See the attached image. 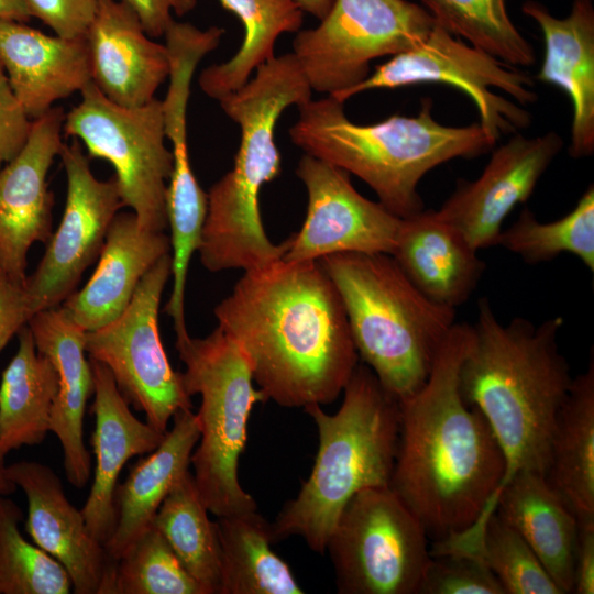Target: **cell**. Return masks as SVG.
I'll return each instance as SVG.
<instances>
[{"instance_id":"obj_1","label":"cell","mask_w":594,"mask_h":594,"mask_svg":"<svg viewBox=\"0 0 594 594\" xmlns=\"http://www.w3.org/2000/svg\"><path fill=\"white\" fill-rule=\"evenodd\" d=\"M215 316L279 406L334 402L359 364L341 296L319 260L244 272Z\"/></svg>"},{"instance_id":"obj_2","label":"cell","mask_w":594,"mask_h":594,"mask_svg":"<svg viewBox=\"0 0 594 594\" xmlns=\"http://www.w3.org/2000/svg\"><path fill=\"white\" fill-rule=\"evenodd\" d=\"M472 326L455 322L425 384L399 400L389 486L435 542L461 535L494 510L506 463L483 415L460 391Z\"/></svg>"},{"instance_id":"obj_3","label":"cell","mask_w":594,"mask_h":594,"mask_svg":"<svg viewBox=\"0 0 594 594\" xmlns=\"http://www.w3.org/2000/svg\"><path fill=\"white\" fill-rule=\"evenodd\" d=\"M561 317L504 324L481 298L459 372L464 400L491 427L505 458L502 486L521 470L546 473L558 415L573 377L558 345Z\"/></svg>"},{"instance_id":"obj_4","label":"cell","mask_w":594,"mask_h":594,"mask_svg":"<svg viewBox=\"0 0 594 594\" xmlns=\"http://www.w3.org/2000/svg\"><path fill=\"white\" fill-rule=\"evenodd\" d=\"M288 133L305 154L361 178L380 202L399 218L425 209L418 184L432 168L457 157H474L491 150L480 123L448 127L432 114L424 98L417 116L393 114L373 124H358L343 102L327 96L298 107Z\"/></svg>"},{"instance_id":"obj_5","label":"cell","mask_w":594,"mask_h":594,"mask_svg":"<svg viewBox=\"0 0 594 594\" xmlns=\"http://www.w3.org/2000/svg\"><path fill=\"white\" fill-rule=\"evenodd\" d=\"M343 393L333 415L317 404L305 407L317 426L319 448L309 477L272 524L276 541L298 536L312 551L324 553L350 499L363 490L391 484L399 400L364 364H358Z\"/></svg>"},{"instance_id":"obj_6","label":"cell","mask_w":594,"mask_h":594,"mask_svg":"<svg viewBox=\"0 0 594 594\" xmlns=\"http://www.w3.org/2000/svg\"><path fill=\"white\" fill-rule=\"evenodd\" d=\"M319 262L341 296L359 356L395 398L415 394L455 323V308L425 296L391 254L348 252Z\"/></svg>"},{"instance_id":"obj_7","label":"cell","mask_w":594,"mask_h":594,"mask_svg":"<svg viewBox=\"0 0 594 594\" xmlns=\"http://www.w3.org/2000/svg\"><path fill=\"white\" fill-rule=\"evenodd\" d=\"M311 95L298 61L288 53L260 65L243 87L219 100L223 112L239 124L241 140L232 169L207 193L204 238L215 249L249 256L268 246L258 198L262 187L282 170L276 122L285 109L299 107Z\"/></svg>"},{"instance_id":"obj_8","label":"cell","mask_w":594,"mask_h":594,"mask_svg":"<svg viewBox=\"0 0 594 594\" xmlns=\"http://www.w3.org/2000/svg\"><path fill=\"white\" fill-rule=\"evenodd\" d=\"M175 345L185 364L186 393L201 397L196 414L200 437L190 464L202 503L217 518L257 509L240 485L238 468L251 411L267 400L265 395L254 387L240 348L219 326L205 338L176 339Z\"/></svg>"},{"instance_id":"obj_9","label":"cell","mask_w":594,"mask_h":594,"mask_svg":"<svg viewBox=\"0 0 594 594\" xmlns=\"http://www.w3.org/2000/svg\"><path fill=\"white\" fill-rule=\"evenodd\" d=\"M63 133L82 143L89 157L112 165L123 206L142 228L164 232L173 154L165 142L162 100L123 107L90 81L79 102L65 112Z\"/></svg>"},{"instance_id":"obj_10","label":"cell","mask_w":594,"mask_h":594,"mask_svg":"<svg viewBox=\"0 0 594 594\" xmlns=\"http://www.w3.org/2000/svg\"><path fill=\"white\" fill-rule=\"evenodd\" d=\"M428 534L391 486L354 495L326 551L340 594H417L431 558Z\"/></svg>"},{"instance_id":"obj_11","label":"cell","mask_w":594,"mask_h":594,"mask_svg":"<svg viewBox=\"0 0 594 594\" xmlns=\"http://www.w3.org/2000/svg\"><path fill=\"white\" fill-rule=\"evenodd\" d=\"M451 85L474 102L480 125L495 145L504 134H514L531 122L530 113L493 91L510 95L520 105L535 103L531 77L493 55L472 46L435 24L417 46L392 56L373 74L334 97L340 102L372 89H395L418 84ZM333 98V97H332Z\"/></svg>"},{"instance_id":"obj_12","label":"cell","mask_w":594,"mask_h":594,"mask_svg":"<svg viewBox=\"0 0 594 594\" xmlns=\"http://www.w3.org/2000/svg\"><path fill=\"white\" fill-rule=\"evenodd\" d=\"M435 24L408 0H334L317 26L297 32L292 53L311 89L334 98L366 79L373 59L417 46Z\"/></svg>"},{"instance_id":"obj_13","label":"cell","mask_w":594,"mask_h":594,"mask_svg":"<svg viewBox=\"0 0 594 594\" xmlns=\"http://www.w3.org/2000/svg\"><path fill=\"white\" fill-rule=\"evenodd\" d=\"M170 273L168 253L144 275L120 317L85 334L89 359L107 366L129 405L143 411L146 422L162 433L177 411L193 408L158 330L161 299Z\"/></svg>"},{"instance_id":"obj_14","label":"cell","mask_w":594,"mask_h":594,"mask_svg":"<svg viewBox=\"0 0 594 594\" xmlns=\"http://www.w3.org/2000/svg\"><path fill=\"white\" fill-rule=\"evenodd\" d=\"M59 157L66 200L57 230L24 283L31 317L61 306L76 292L84 272L99 257L112 220L124 207L114 177L101 180L94 175L78 140L64 143Z\"/></svg>"},{"instance_id":"obj_15","label":"cell","mask_w":594,"mask_h":594,"mask_svg":"<svg viewBox=\"0 0 594 594\" xmlns=\"http://www.w3.org/2000/svg\"><path fill=\"white\" fill-rule=\"evenodd\" d=\"M296 175L307 189L308 207L300 230L288 238L284 261L348 252L393 253L403 218L362 196L348 172L305 154Z\"/></svg>"},{"instance_id":"obj_16","label":"cell","mask_w":594,"mask_h":594,"mask_svg":"<svg viewBox=\"0 0 594 594\" xmlns=\"http://www.w3.org/2000/svg\"><path fill=\"white\" fill-rule=\"evenodd\" d=\"M562 146L554 131L532 138L514 133L494 150L475 180L458 183L438 215L475 250L497 245L504 220L530 197Z\"/></svg>"},{"instance_id":"obj_17","label":"cell","mask_w":594,"mask_h":594,"mask_svg":"<svg viewBox=\"0 0 594 594\" xmlns=\"http://www.w3.org/2000/svg\"><path fill=\"white\" fill-rule=\"evenodd\" d=\"M65 111L53 107L33 120L26 143L0 169V271L25 283L28 253L52 235L53 194L47 176L63 142Z\"/></svg>"},{"instance_id":"obj_18","label":"cell","mask_w":594,"mask_h":594,"mask_svg":"<svg viewBox=\"0 0 594 594\" xmlns=\"http://www.w3.org/2000/svg\"><path fill=\"white\" fill-rule=\"evenodd\" d=\"M6 472L28 498V534L66 569L75 593L113 594L117 561L92 537L58 475L45 464L29 461L10 464Z\"/></svg>"},{"instance_id":"obj_19","label":"cell","mask_w":594,"mask_h":594,"mask_svg":"<svg viewBox=\"0 0 594 594\" xmlns=\"http://www.w3.org/2000/svg\"><path fill=\"white\" fill-rule=\"evenodd\" d=\"M86 40L91 81L108 99L139 107L156 98L168 78V51L146 34L130 7L120 0H100Z\"/></svg>"},{"instance_id":"obj_20","label":"cell","mask_w":594,"mask_h":594,"mask_svg":"<svg viewBox=\"0 0 594 594\" xmlns=\"http://www.w3.org/2000/svg\"><path fill=\"white\" fill-rule=\"evenodd\" d=\"M89 361L94 374L96 427L91 444L96 469L81 513L92 537L105 546L116 528L114 498L122 468L132 457L154 451L165 433L138 419L107 366L96 360Z\"/></svg>"},{"instance_id":"obj_21","label":"cell","mask_w":594,"mask_h":594,"mask_svg":"<svg viewBox=\"0 0 594 594\" xmlns=\"http://www.w3.org/2000/svg\"><path fill=\"white\" fill-rule=\"evenodd\" d=\"M0 64L32 120L91 81L86 37L50 35L19 21L0 19Z\"/></svg>"},{"instance_id":"obj_22","label":"cell","mask_w":594,"mask_h":594,"mask_svg":"<svg viewBox=\"0 0 594 594\" xmlns=\"http://www.w3.org/2000/svg\"><path fill=\"white\" fill-rule=\"evenodd\" d=\"M36 350L45 355L58 376L51 431L58 438L64 454L68 482L84 487L90 477V453L84 444L86 404L94 394V374L86 359V331L76 324L62 308L34 314L28 321Z\"/></svg>"},{"instance_id":"obj_23","label":"cell","mask_w":594,"mask_h":594,"mask_svg":"<svg viewBox=\"0 0 594 594\" xmlns=\"http://www.w3.org/2000/svg\"><path fill=\"white\" fill-rule=\"evenodd\" d=\"M169 251L164 232L142 228L132 211L117 213L94 274L59 307L85 331L105 327L123 314L144 275Z\"/></svg>"},{"instance_id":"obj_24","label":"cell","mask_w":594,"mask_h":594,"mask_svg":"<svg viewBox=\"0 0 594 594\" xmlns=\"http://www.w3.org/2000/svg\"><path fill=\"white\" fill-rule=\"evenodd\" d=\"M522 12L543 35L544 54L536 79L562 89L572 105L571 143L574 158L594 152V7L574 0L570 13L553 16L541 3L528 0Z\"/></svg>"},{"instance_id":"obj_25","label":"cell","mask_w":594,"mask_h":594,"mask_svg":"<svg viewBox=\"0 0 594 594\" xmlns=\"http://www.w3.org/2000/svg\"><path fill=\"white\" fill-rule=\"evenodd\" d=\"M391 255L425 296L452 308L469 299L485 272L477 250L431 209L403 218Z\"/></svg>"},{"instance_id":"obj_26","label":"cell","mask_w":594,"mask_h":594,"mask_svg":"<svg viewBox=\"0 0 594 594\" xmlns=\"http://www.w3.org/2000/svg\"><path fill=\"white\" fill-rule=\"evenodd\" d=\"M494 510L528 543L562 594L572 593L580 522L544 473L516 472L501 487Z\"/></svg>"},{"instance_id":"obj_27","label":"cell","mask_w":594,"mask_h":594,"mask_svg":"<svg viewBox=\"0 0 594 594\" xmlns=\"http://www.w3.org/2000/svg\"><path fill=\"white\" fill-rule=\"evenodd\" d=\"M200 431L191 409L177 411L173 427L160 446L131 469L116 490L117 522L105 548L118 561L124 550L146 529L176 482L189 471Z\"/></svg>"},{"instance_id":"obj_28","label":"cell","mask_w":594,"mask_h":594,"mask_svg":"<svg viewBox=\"0 0 594 594\" xmlns=\"http://www.w3.org/2000/svg\"><path fill=\"white\" fill-rule=\"evenodd\" d=\"M579 519L594 522V360L573 377L558 415L544 473Z\"/></svg>"},{"instance_id":"obj_29","label":"cell","mask_w":594,"mask_h":594,"mask_svg":"<svg viewBox=\"0 0 594 594\" xmlns=\"http://www.w3.org/2000/svg\"><path fill=\"white\" fill-rule=\"evenodd\" d=\"M16 353L0 382V464L9 452L41 443L51 431L58 376L51 361L36 350L28 323L18 332Z\"/></svg>"},{"instance_id":"obj_30","label":"cell","mask_w":594,"mask_h":594,"mask_svg":"<svg viewBox=\"0 0 594 594\" xmlns=\"http://www.w3.org/2000/svg\"><path fill=\"white\" fill-rule=\"evenodd\" d=\"M221 548L219 594H302L290 566L276 552L273 525L257 509L218 517Z\"/></svg>"},{"instance_id":"obj_31","label":"cell","mask_w":594,"mask_h":594,"mask_svg":"<svg viewBox=\"0 0 594 594\" xmlns=\"http://www.w3.org/2000/svg\"><path fill=\"white\" fill-rule=\"evenodd\" d=\"M234 13L244 26V37L238 52L221 64L201 70L198 84L216 100L243 87L256 68L274 57L277 37L298 32L304 11L294 0H219Z\"/></svg>"},{"instance_id":"obj_32","label":"cell","mask_w":594,"mask_h":594,"mask_svg":"<svg viewBox=\"0 0 594 594\" xmlns=\"http://www.w3.org/2000/svg\"><path fill=\"white\" fill-rule=\"evenodd\" d=\"M208 513L194 475L187 471L161 504L153 526L206 594H219L221 548L217 524L209 519Z\"/></svg>"},{"instance_id":"obj_33","label":"cell","mask_w":594,"mask_h":594,"mask_svg":"<svg viewBox=\"0 0 594 594\" xmlns=\"http://www.w3.org/2000/svg\"><path fill=\"white\" fill-rule=\"evenodd\" d=\"M447 547L480 556L505 594H562L528 543L495 510Z\"/></svg>"},{"instance_id":"obj_34","label":"cell","mask_w":594,"mask_h":594,"mask_svg":"<svg viewBox=\"0 0 594 594\" xmlns=\"http://www.w3.org/2000/svg\"><path fill=\"white\" fill-rule=\"evenodd\" d=\"M497 244L529 264L549 262L562 253H570L594 272L593 184L573 210L556 221L540 222L532 211L524 208L518 219L502 230Z\"/></svg>"},{"instance_id":"obj_35","label":"cell","mask_w":594,"mask_h":594,"mask_svg":"<svg viewBox=\"0 0 594 594\" xmlns=\"http://www.w3.org/2000/svg\"><path fill=\"white\" fill-rule=\"evenodd\" d=\"M435 23L510 66H530L532 45L508 16L505 0H421Z\"/></svg>"},{"instance_id":"obj_36","label":"cell","mask_w":594,"mask_h":594,"mask_svg":"<svg viewBox=\"0 0 594 594\" xmlns=\"http://www.w3.org/2000/svg\"><path fill=\"white\" fill-rule=\"evenodd\" d=\"M22 517L13 501L0 496V594H68L73 586L68 572L23 538Z\"/></svg>"},{"instance_id":"obj_37","label":"cell","mask_w":594,"mask_h":594,"mask_svg":"<svg viewBox=\"0 0 594 594\" xmlns=\"http://www.w3.org/2000/svg\"><path fill=\"white\" fill-rule=\"evenodd\" d=\"M113 594H206L154 527L141 534L117 561Z\"/></svg>"},{"instance_id":"obj_38","label":"cell","mask_w":594,"mask_h":594,"mask_svg":"<svg viewBox=\"0 0 594 594\" xmlns=\"http://www.w3.org/2000/svg\"><path fill=\"white\" fill-rule=\"evenodd\" d=\"M417 594H505L501 583L472 551H430Z\"/></svg>"},{"instance_id":"obj_39","label":"cell","mask_w":594,"mask_h":594,"mask_svg":"<svg viewBox=\"0 0 594 594\" xmlns=\"http://www.w3.org/2000/svg\"><path fill=\"white\" fill-rule=\"evenodd\" d=\"M32 18L41 20L54 34L86 37L100 0H25Z\"/></svg>"},{"instance_id":"obj_40","label":"cell","mask_w":594,"mask_h":594,"mask_svg":"<svg viewBox=\"0 0 594 594\" xmlns=\"http://www.w3.org/2000/svg\"><path fill=\"white\" fill-rule=\"evenodd\" d=\"M32 123L0 64V169L23 148Z\"/></svg>"},{"instance_id":"obj_41","label":"cell","mask_w":594,"mask_h":594,"mask_svg":"<svg viewBox=\"0 0 594 594\" xmlns=\"http://www.w3.org/2000/svg\"><path fill=\"white\" fill-rule=\"evenodd\" d=\"M31 318L24 284L0 271V351Z\"/></svg>"},{"instance_id":"obj_42","label":"cell","mask_w":594,"mask_h":594,"mask_svg":"<svg viewBox=\"0 0 594 594\" xmlns=\"http://www.w3.org/2000/svg\"><path fill=\"white\" fill-rule=\"evenodd\" d=\"M130 7L139 18L144 31L151 37L164 36L173 23V13L185 15L197 0H120Z\"/></svg>"},{"instance_id":"obj_43","label":"cell","mask_w":594,"mask_h":594,"mask_svg":"<svg viewBox=\"0 0 594 594\" xmlns=\"http://www.w3.org/2000/svg\"><path fill=\"white\" fill-rule=\"evenodd\" d=\"M572 593H594V522L580 525Z\"/></svg>"},{"instance_id":"obj_44","label":"cell","mask_w":594,"mask_h":594,"mask_svg":"<svg viewBox=\"0 0 594 594\" xmlns=\"http://www.w3.org/2000/svg\"><path fill=\"white\" fill-rule=\"evenodd\" d=\"M32 15L25 0H0V19L28 23Z\"/></svg>"},{"instance_id":"obj_45","label":"cell","mask_w":594,"mask_h":594,"mask_svg":"<svg viewBox=\"0 0 594 594\" xmlns=\"http://www.w3.org/2000/svg\"><path fill=\"white\" fill-rule=\"evenodd\" d=\"M304 12L321 20L327 15L334 0H294Z\"/></svg>"},{"instance_id":"obj_46","label":"cell","mask_w":594,"mask_h":594,"mask_svg":"<svg viewBox=\"0 0 594 594\" xmlns=\"http://www.w3.org/2000/svg\"><path fill=\"white\" fill-rule=\"evenodd\" d=\"M16 485L8 477L6 466L0 464V496H7L15 492Z\"/></svg>"}]
</instances>
